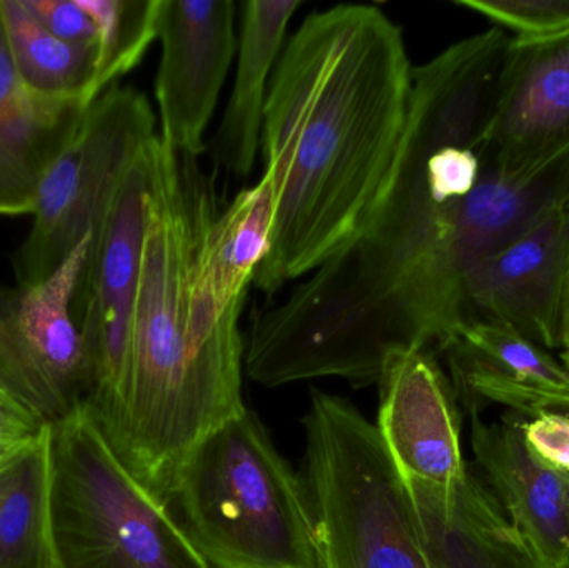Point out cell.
Masks as SVG:
<instances>
[{"label": "cell", "instance_id": "obj_6", "mask_svg": "<svg viewBox=\"0 0 569 568\" xmlns=\"http://www.w3.org/2000/svg\"><path fill=\"white\" fill-rule=\"evenodd\" d=\"M153 136L152 107L132 87H110L90 106L37 190L32 229L17 253V283L43 282L87 236L96 237L127 169Z\"/></svg>", "mask_w": 569, "mask_h": 568}, {"label": "cell", "instance_id": "obj_21", "mask_svg": "<svg viewBox=\"0 0 569 568\" xmlns=\"http://www.w3.org/2000/svg\"><path fill=\"white\" fill-rule=\"evenodd\" d=\"M457 6L487 17L513 37L560 36L569 32V0H457Z\"/></svg>", "mask_w": 569, "mask_h": 568}, {"label": "cell", "instance_id": "obj_10", "mask_svg": "<svg viewBox=\"0 0 569 568\" xmlns=\"http://www.w3.org/2000/svg\"><path fill=\"white\" fill-rule=\"evenodd\" d=\"M480 146L517 176L569 153V32L510 37Z\"/></svg>", "mask_w": 569, "mask_h": 568}, {"label": "cell", "instance_id": "obj_26", "mask_svg": "<svg viewBox=\"0 0 569 568\" xmlns=\"http://www.w3.org/2000/svg\"><path fill=\"white\" fill-rule=\"evenodd\" d=\"M49 427L0 386V459L42 439Z\"/></svg>", "mask_w": 569, "mask_h": 568}, {"label": "cell", "instance_id": "obj_19", "mask_svg": "<svg viewBox=\"0 0 569 568\" xmlns=\"http://www.w3.org/2000/svg\"><path fill=\"white\" fill-rule=\"evenodd\" d=\"M0 20L17 72L29 89L49 99L96 102L99 50L53 36L23 0H0Z\"/></svg>", "mask_w": 569, "mask_h": 568}, {"label": "cell", "instance_id": "obj_13", "mask_svg": "<svg viewBox=\"0 0 569 568\" xmlns=\"http://www.w3.org/2000/svg\"><path fill=\"white\" fill-rule=\"evenodd\" d=\"M470 417V442L481 480L510 522L555 568H568L569 526L560 472L545 466L525 442L523 416Z\"/></svg>", "mask_w": 569, "mask_h": 568}, {"label": "cell", "instance_id": "obj_1", "mask_svg": "<svg viewBox=\"0 0 569 568\" xmlns=\"http://www.w3.org/2000/svg\"><path fill=\"white\" fill-rule=\"evenodd\" d=\"M411 73L400 26L375 6L310 13L288 40L263 116L277 212L257 289L279 292L365 229L400 150Z\"/></svg>", "mask_w": 569, "mask_h": 568}, {"label": "cell", "instance_id": "obj_7", "mask_svg": "<svg viewBox=\"0 0 569 568\" xmlns=\"http://www.w3.org/2000/svg\"><path fill=\"white\" fill-rule=\"evenodd\" d=\"M159 136L136 157L113 197L73 302L89 373L87 416L100 423L126 383Z\"/></svg>", "mask_w": 569, "mask_h": 568}, {"label": "cell", "instance_id": "obj_5", "mask_svg": "<svg viewBox=\"0 0 569 568\" xmlns=\"http://www.w3.org/2000/svg\"><path fill=\"white\" fill-rule=\"evenodd\" d=\"M56 568H212L86 410L49 427Z\"/></svg>", "mask_w": 569, "mask_h": 568}, {"label": "cell", "instance_id": "obj_18", "mask_svg": "<svg viewBox=\"0 0 569 568\" xmlns=\"http://www.w3.org/2000/svg\"><path fill=\"white\" fill-rule=\"evenodd\" d=\"M440 352L447 356L451 383L490 377L538 392L569 393L567 367L505 323H465Z\"/></svg>", "mask_w": 569, "mask_h": 568}, {"label": "cell", "instance_id": "obj_14", "mask_svg": "<svg viewBox=\"0 0 569 568\" xmlns=\"http://www.w3.org/2000/svg\"><path fill=\"white\" fill-rule=\"evenodd\" d=\"M407 484L430 568H555L470 469L451 486Z\"/></svg>", "mask_w": 569, "mask_h": 568}, {"label": "cell", "instance_id": "obj_17", "mask_svg": "<svg viewBox=\"0 0 569 568\" xmlns=\"http://www.w3.org/2000/svg\"><path fill=\"white\" fill-rule=\"evenodd\" d=\"M49 432L0 459V568H56Z\"/></svg>", "mask_w": 569, "mask_h": 568}, {"label": "cell", "instance_id": "obj_15", "mask_svg": "<svg viewBox=\"0 0 569 568\" xmlns=\"http://www.w3.org/2000/svg\"><path fill=\"white\" fill-rule=\"evenodd\" d=\"M90 106L57 100L26 86L0 20V216H32L47 170L72 142Z\"/></svg>", "mask_w": 569, "mask_h": 568}, {"label": "cell", "instance_id": "obj_29", "mask_svg": "<svg viewBox=\"0 0 569 568\" xmlns=\"http://www.w3.org/2000/svg\"><path fill=\"white\" fill-rule=\"evenodd\" d=\"M567 207L569 209V193H568V199H567Z\"/></svg>", "mask_w": 569, "mask_h": 568}, {"label": "cell", "instance_id": "obj_28", "mask_svg": "<svg viewBox=\"0 0 569 568\" xmlns=\"http://www.w3.org/2000/svg\"><path fill=\"white\" fill-rule=\"evenodd\" d=\"M561 482H563L565 489V504H567V516H568V526H569V474L560 472ZM569 568V564H568Z\"/></svg>", "mask_w": 569, "mask_h": 568}, {"label": "cell", "instance_id": "obj_24", "mask_svg": "<svg viewBox=\"0 0 569 568\" xmlns=\"http://www.w3.org/2000/svg\"><path fill=\"white\" fill-rule=\"evenodd\" d=\"M53 36L73 46L99 50V30L79 0H23Z\"/></svg>", "mask_w": 569, "mask_h": 568}, {"label": "cell", "instance_id": "obj_2", "mask_svg": "<svg viewBox=\"0 0 569 568\" xmlns=\"http://www.w3.org/2000/svg\"><path fill=\"white\" fill-rule=\"evenodd\" d=\"M219 213L213 177L159 137L129 369L97 429L163 504L197 447L247 410L243 306L219 299L200 272Z\"/></svg>", "mask_w": 569, "mask_h": 568}, {"label": "cell", "instance_id": "obj_8", "mask_svg": "<svg viewBox=\"0 0 569 568\" xmlns=\"http://www.w3.org/2000/svg\"><path fill=\"white\" fill-rule=\"evenodd\" d=\"M92 239L43 282L0 287V386L47 427L83 410L89 396L73 302Z\"/></svg>", "mask_w": 569, "mask_h": 568}, {"label": "cell", "instance_id": "obj_12", "mask_svg": "<svg viewBox=\"0 0 569 568\" xmlns=\"http://www.w3.org/2000/svg\"><path fill=\"white\" fill-rule=\"evenodd\" d=\"M377 426L405 480L451 486L470 467L461 446L453 386L428 349L393 353L378 380Z\"/></svg>", "mask_w": 569, "mask_h": 568}, {"label": "cell", "instance_id": "obj_25", "mask_svg": "<svg viewBox=\"0 0 569 568\" xmlns=\"http://www.w3.org/2000/svg\"><path fill=\"white\" fill-rule=\"evenodd\" d=\"M525 442L535 457L557 472L569 474V416L541 410L523 417Z\"/></svg>", "mask_w": 569, "mask_h": 568}, {"label": "cell", "instance_id": "obj_11", "mask_svg": "<svg viewBox=\"0 0 569 568\" xmlns=\"http://www.w3.org/2000/svg\"><path fill=\"white\" fill-rule=\"evenodd\" d=\"M568 262L569 209L561 203L471 270L465 323H505L547 352L561 349Z\"/></svg>", "mask_w": 569, "mask_h": 568}, {"label": "cell", "instance_id": "obj_27", "mask_svg": "<svg viewBox=\"0 0 569 568\" xmlns=\"http://www.w3.org/2000/svg\"><path fill=\"white\" fill-rule=\"evenodd\" d=\"M561 350H563V366L569 370V262L567 286H565L563 329H561Z\"/></svg>", "mask_w": 569, "mask_h": 568}, {"label": "cell", "instance_id": "obj_16", "mask_svg": "<svg viewBox=\"0 0 569 568\" xmlns=\"http://www.w3.org/2000/svg\"><path fill=\"white\" fill-rule=\"evenodd\" d=\"M300 6V0H249L242 6L236 83L213 139V159L233 176L252 172L272 72L282 56L288 23Z\"/></svg>", "mask_w": 569, "mask_h": 568}, {"label": "cell", "instance_id": "obj_4", "mask_svg": "<svg viewBox=\"0 0 569 568\" xmlns=\"http://www.w3.org/2000/svg\"><path fill=\"white\" fill-rule=\"evenodd\" d=\"M308 509L323 568H430L407 480L377 426L311 392L303 419Z\"/></svg>", "mask_w": 569, "mask_h": 568}, {"label": "cell", "instance_id": "obj_9", "mask_svg": "<svg viewBox=\"0 0 569 568\" xmlns=\"http://www.w3.org/2000/svg\"><path fill=\"white\" fill-rule=\"evenodd\" d=\"M236 17L232 0H160L156 99L159 137L173 152L206 150L203 136L239 46Z\"/></svg>", "mask_w": 569, "mask_h": 568}, {"label": "cell", "instance_id": "obj_20", "mask_svg": "<svg viewBox=\"0 0 569 568\" xmlns=\"http://www.w3.org/2000/svg\"><path fill=\"white\" fill-rule=\"evenodd\" d=\"M99 30L93 97L133 69L157 39L160 0H79Z\"/></svg>", "mask_w": 569, "mask_h": 568}, {"label": "cell", "instance_id": "obj_23", "mask_svg": "<svg viewBox=\"0 0 569 568\" xmlns=\"http://www.w3.org/2000/svg\"><path fill=\"white\" fill-rule=\"evenodd\" d=\"M457 397L463 407L480 409L483 402H493L508 407L510 412L531 417L541 410L567 413L569 416V393L538 392V390L525 389L505 380L490 379V377H473L458 383Z\"/></svg>", "mask_w": 569, "mask_h": 568}, {"label": "cell", "instance_id": "obj_22", "mask_svg": "<svg viewBox=\"0 0 569 568\" xmlns=\"http://www.w3.org/2000/svg\"><path fill=\"white\" fill-rule=\"evenodd\" d=\"M485 169L480 143L440 146L425 160V183L435 203L465 199L477 189Z\"/></svg>", "mask_w": 569, "mask_h": 568}, {"label": "cell", "instance_id": "obj_3", "mask_svg": "<svg viewBox=\"0 0 569 568\" xmlns=\"http://www.w3.org/2000/svg\"><path fill=\"white\" fill-rule=\"evenodd\" d=\"M167 507L212 568H323L303 480L249 409L197 447Z\"/></svg>", "mask_w": 569, "mask_h": 568}]
</instances>
